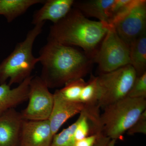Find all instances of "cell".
Masks as SVG:
<instances>
[{
	"mask_svg": "<svg viewBox=\"0 0 146 146\" xmlns=\"http://www.w3.org/2000/svg\"><path fill=\"white\" fill-rule=\"evenodd\" d=\"M37 58L42 65L40 77L49 88H58L83 78L94 63L84 52L51 40L41 49Z\"/></svg>",
	"mask_w": 146,
	"mask_h": 146,
	"instance_id": "obj_1",
	"label": "cell"
},
{
	"mask_svg": "<svg viewBox=\"0 0 146 146\" xmlns=\"http://www.w3.org/2000/svg\"><path fill=\"white\" fill-rule=\"evenodd\" d=\"M111 25L91 21L73 7L65 18L50 27L48 40L82 48L93 60L100 44Z\"/></svg>",
	"mask_w": 146,
	"mask_h": 146,
	"instance_id": "obj_2",
	"label": "cell"
},
{
	"mask_svg": "<svg viewBox=\"0 0 146 146\" xmlns=\"http://www.w3.org/2000/svg\"><path fill=\"white\" fill-rule=\"evenodd\" d=\"M45 23L34 26L29 31L23 41L16 44L13 52L0 64V84L6 83L10 86L21 84L31 76L38 58L33 54L35 41L42 33Z\"/></svg>",
	"mask_w": 146,
	"mask_h": 146,
	"instance_id": "obj_3",
	"label": "cell"
},
{
	"mask_svg": "<svg viewBox=\"0 0 146 146\" xmlns=\"http://www.w3.org/2000/svg\"><path fill=\"white\" fill-rule=\"evenodd\" d=\"M146 108V99L128 97L107 106L101 115L103 133L111 139H121Z\"/></svg>",
	"mask_w": 146,
	"mask_h": 146,
	"instance_id": "obj_4",
	"label": "cell"
},
{
	"mask_svg": "<svg viewBox=\"0 0 146 146\" xmlns=\"http://www.w3.org/2000/svg\"><path fill=\"white\" fill-rule=\"evenodd\" d=\"M136 77V71L131 65L109 72L101 73L97 77L100 107L104 108L127 97Z\"/></svg>",
	"mask_w": 146,
	"mask_h": 146,
	"instance_id": "obj_5",
	"label": "cell"
},
{
	"mask_svg": "<svg viewBox=\"0 0 146 146\" xmlns=\"http://www.w3.org/2000/svg\"><path fill=\"white\" fill-rule=\"evenodd\" d=\"M102 73L109 72L130 65L129 46L111 26L93 58Z\"/></svg>",
	"mask_w": 146,
	"mask_h": 146,
	"instance_id": "obj_6",
	"label": "cell"
},
{
	"mask_svg": "<svg viewBox=\"0 0 146 146\" xmlns=\"http://www.w3.org/2000/svg\"><path fill=\"white\" fill-rule=\"evenodd\" d=\"M40 76H33L29 88V103L21 112L22 118L27 121L48 120L54 104V95Z\"/></svg>",
	"mask_w": 146,
	"mask_h": 146,
	"instance_id": "obj_7",
	"label": "cell"
},
{
	"mask_svg": "<svg viewBox=\"0 0 146 146\" xmlns=\"http://www.w3.org/2000/svg\"><path fill=\"white\" fill-rule=\"evenodd\" d=\"M129 46L146 31V1L135 0L127 11L111 25Z\"/></svg>",
	"mask_w": 146,
	"mask_h": 146,
	"instance_id": "obj_8",
	"label": "cell"
},
{
	"mask_svg": "<svg viewBox=\"0 0 146 146\" xmlns=\"http://www.w3.org/2000/svg\"><path fill=\"white\" fill-rule=\"evenodd\" d=\"M53 136L48 120H24L19 146H51Z\"/></svg>",
	"mask_w": 146,
	"mask_h": 146,
	"instance_id": "obj_9",
	"label": "cell"
},
{
	"mask_svg": "<svg viewBox=\"0 0 146 146\" xmlns=\"http://www.w3.org/2000/svg\"><path fill=\"white\" fill-rule=\"evenodd\" d=\"M53 95V106L48 121L54 136L68 120L80 113L84 105L80 102L65 99L60 96L57 90Z\"/></svg>",
	"mask_w": 146,
	"mask_h": 146,
	"instance_id": "obj_10",
	"label": "cell"
},
{
	"mask_svg": "<svg viewBox=\"0 0 146 146\" xmlns=\"http://www.w3.org/2000/svg\"><path fill=\"white\" fill-rule=\"evenodd\" d=\"M84 105L79 117L76 121L77 126L74 133L76 141L103 133V126L99 105L98 104Z\"/></svg>",
	"mask_w": 146,
	"mask_h": 146,
	"instance_id": "obj_11",
	"label": "cell"
},
{
	"mask_svg": "<svg viewBox=\"0 0 146 146\" xmlns=\"http://www.w3.org/2000/svg\"><path fill=\"white\" fill-rule=\"evenodd\" d=\"M24 121L14 108L0 115V146H19Z\"/></svg>",
	"mask_w": 146,
	"mask_h": 146,
	"instance_id": "obj_12",
	"label": "cell"
},
{
	"mask_svg": "<svg viewBox=\"0 0 146 146\" xmlns=\"http://www.w3.org/2000/svg\"><path fill=\"white\" fill-rule=\"evenodd\" d=\"M74 0H46L33 13L32 23L35 25L49 21L56 23L68 15L73 8Z\"/></svg>",
	"mask_w": 146,
	"mask_h": 146,
	"instance_id": "obj_13",
	"label": "cell"
},
{
	"mask_svg": "<svg viewBox=\"0 0 146 146\" xmlns=\"http://www.w3.org/2000/svg\"><path fill=\"white\" fill-rule=\"evenodd\" d=\"M33 77L27 78L14 88L7 83L0 84V115L28 100L30 83Z\"/></svg>",
	"mask_w": 146,
	"mask_h": 146,
	"instance_id": "obj_14",
	"label": "cell"
},
{
	"mask_svg": "<svg viewBox=\"0 0 146 146\" xmlns=\"http://www.w3.org/2000/svg\"><path fill=\"white\" fill-rule=\"evenodd\" d=\"M115 0L74 1L73 7L85 17H94L100 22L110 25L111 9Z\"/></svg>",
	"mask_w": 146,
	"mask_h": 146,
	"instance_id": "obj_15",
	"label": "cell"
},
{
	"mask_svg": "<svg viewBox=\"0 0 146 146\" xmlns=\"http://www.w3.org/2000/svg\"><path fill=\"white\" fill-rule=\"evenodd\" d=\"M44 0H0V15L11 23L35 5L44 3Z\"/></svg>",
	"mask_w": 146,
	"mask_h": 146,
	"instance_id": "obj_16",
	"label": "cell"
},
{
	"mask_svg": "<svg viewBox=\"0 0 146 146\" xmlns=\"http://www.w3.org/2000/svg\"><path fill=\"white\" fill-rule=\"evenodd\" d=\"M130 65L137 76L146 72V31L129 46Z\"/></svg>",
	"mask_w": 146,
	"mask_h": 146,
	"instance_id": "obj_17",
	"label": "cell"
},
{
	"mask_svg": "<svg viewBox=\"0 0 146 146\" xmlns=\"http://www.w3.org/2000/svg\"><path fill=\"white\" fill-rule=\"evenodd\" d=\"M100 92L97 77L91 75L82 91L80 102L84 105L99 104Z\"/></svg>",
	"mask_w": 146,
	"mask_h": 146,
	"instance_id": "obj_18",
	"label": "cell"
},
{
	"mask_svg": "<svg viewBox=\"0 0 146 146\" xmlns=\"http://www.w3.org/2000/svg\"><path fill=\"white\" fill-rule=\"evenodd\" d=\"M86 83L83 78L77 79L69 82L57 91L65 99L72 102H80V95Z\"/></svg>",
	"mask_w": 146,
	"mask_h": 146,
	"instance_id": "obj_19",
	"label": "cell"
},
{
	"mask_svg": "<svg viewBox=\"0 0 146 146\" xmlns=\"http://www.w3.org/2000/svg\"><path fill=\"white\" fill-rule=\"evenodd\" d=\"M76 121L60 133L53 137L51 146H74L76 141L74 133L76 127Z\"/></svg>",
	"mask_w": 146,
	"mask_h": 146,
	"instance_id": "obj_20",
	"label": "cell"
},
{
	"mask_svg": "<svg viewBox=\"0 0 146 146\" xmlns=\"http://www.w3.org/2000/svg\"><path fill=\"white\" fill-rule=\"evenodd\" d=\"M131 98H146V72L137 76L128 95Z\"/></svg>",
	"mask_w": 146,
	"mask_h": 146,
	"instance_id": "obj_21",
	"label": "cell"
},
{
	"mask_svg": "<svg viewBox=\"0 0 146 146\" xmlns=\"http://www.w3.org/2000/svg\"><path fill=\"white\" fill-rule=\"evenodd\" d=\"M127 132L129 135H133L136 133H143L146 135V110L142 113L136 122Z\"/></svg>",
	"mask_w": 146,
	"mask_h": 146,
	"instance_id": "obj_22",
	"label": "cell"
},
{
	"mask_svg": "<svg viewBox=\"0 0 146 146\" xmlns=\"http://www.w3.org/2000/svg\"><path fill=\"white\" fill-rule=\"evenodd\" d=\"M116 141L102 133L97 138L94 146H115Z\"/></svg>",
	"mask_w": 146,
	"mask_h": 146,
	"instance_id": "obj_23",
	"label": "cell"
},
{
	"mask_svg": "<svg viewBox=\"0 0 146 146\" xmlns=\"http://www.w3.org/2000/svg\"><path fill=\"white\" fill-rule=\"evenodd\" d=\"M101 133L88 136L81 140L76 141L74 146H94L97 138Z\"/></svg>",
	"mask_w": 146,
	"mask_h": 146,
	"instance_id": "obj_24",
	"label": "cell"
}]
</instances>
